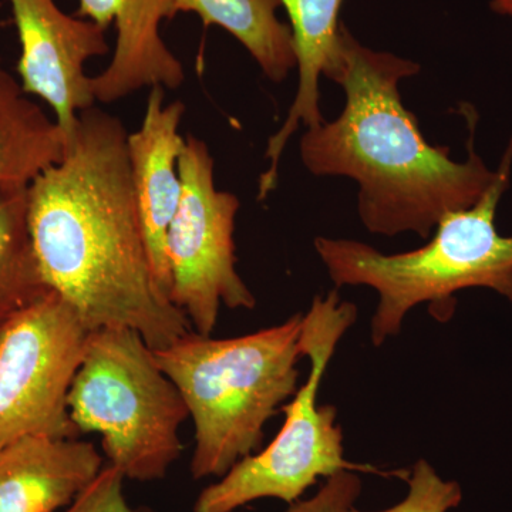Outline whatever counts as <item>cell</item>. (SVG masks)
Returning <instances> with one entry per match:
<instances>
[{
    "mask_svg": "<svg viewBox=\"0 0 512 512\" xmlns=\"http://www.w3.org/2000/svg\"><path fill=\"white\" fill-rule=\"evenodd\" d=\"M127 138L116 116L80 111L62 160L29 187V232L46 285L90 332L123 326L160 350L190 322L154 276Z\"/></svg>",
    "mask_w": 512,
    "mask_h": 512,
    "instance_id": "1",
    "label": "cell"
},
{
    "mask_svg": "<svg viewBox=\"0 0 512 512\" xmlns=\"http://www.w3.org/2000/svg\"><path fill=\"white\" fill-rule=\"evenodd\" d=\"M420 69L363 46L342 23L323 76L342 87L345 107L338 119L308 128L301 140L309 173L357 181V210L372 234L430 238L444 215L473 207L497 178L474 150L477 114L467 104L461 110L470 128L466 161L457 163L450 148L427 143L399 87Z\"/></svg>",
    "mask_w": 512,
    "mask_h": 512,
    "instance_id": "2",
    "label": "cell"
},
{
    "mask_svg": "<svg viewBox=\"0 0 512 512\" xmlns=\"http://www.w3.org/2000/svg\"><path fill=\"white\" fill-rule=\"evenodd\" d=\"M303 315L238 338L188 332L153 350L195 427L191 476L221 478L264 441L265 424L298 392Z\"/></svg>",
    "mask_w": 512,
    "mask_h": 512,
    "instance_id": "3",
    "label": "cell"
},
{
    "mask_svg": "<svg viewBox=\"0 0 512 512\" xmlns=\"http://www.w3.org/2000/svg\"><path fill=\"white\" fill-rule=\"evenodd\" d=\"M511 168L512 137L481 200L444 215L434 237L414 251L386 255L353 239L315 238L333 284L370 286L379 293L372 319L376 348L399 335L407 313L420 303H430L431 315L441 322L453 316L454 295L463 289H491L512 303V235H501L495 225Z\"/></svg>",
    "mask_w": 512,
    "mask_h": 512,
    "instance_id": "4",
    "label": "cell"
},
{
    "mask_svg": "<svg viewBox=\"0 0 512 512\" xmlns=\"http://www.w3.org/2000/svg\"><path fill=\"white\" fill-rule=\"evenodd\" d=\"M67 407L77 431L100 434L110 466L126 480H163L183 450L187 404L136 330L90 332Z\"/></svg>",
    "mask_w": 512,
    "mask_h": 512,
    "instance_id": "5",
    "label": "cell"
},
{
    "mask_svg": "<svg viewBox=\"0 0 512 512\" xmlns=\"http://www.w3.org/2000/svg\"><path fill=\"white\" fill-rule=\"evenodd\" d=\"M357 308L340 301L338 291L315 296L303 316L301 349L311 372L291 403L282 407L285 421L274 441L259 453L238 461L217 483L208 485L195 501L194 512H234L261 498L293 504L316 484L340 471H367L386 476L372 466L345 458L343 430L335 406H319L318 392L336 346L356 322Z\"/></svg>",
    "mask_w": 512,
    "mask_h": 512,
    "instance_id": "6",
    "label": "cell"
},
{
    "mask_svg": "<svg viewBox=\"0 0 512 512\" xmlns=\"http://www.w3.org/2000/svg\"><path fill=\"white\" fill-rule=\"evenodd\" d=\"M178 173L183 195L167 232L170 301L195 332L211 336L221 305L248 311L256 305L237 271L234 231L241 204L237 195L218 190L210 148L192 134L185 137Z\"/></svg>",
    "mask_w": 512,
    "mask_h": 512,
    "instance_id": "7",
    "label": "cell"
},
{
    "mask_svg": "<svg viewBox=\"0 0 512 512\" xmlns=\"http://www.w3.org/2000/svg\"><path fill=\"white\" fill-rule=\"evenodd\" d=\"M90 330L49 293L0 328V448L25 436L72 439L67 396Z\"/></svg>",
    "mask_w": 512,
    "mask_h": 512,
    "instance_id": "8",
    "label": "cell"
},
{
    "mask_svg": "<svg viewBox=\"0 0 512 512\" xmlns=\"http://www.w3.org/2000/svg\"><path fill=\"white\" fill-rule=\"evenodd\" d=\"M18 29L20 86L49 104L56 123L69 137L80 111L94 106L84 66L106 56V30L64 13L55 0H9Z\"/></svg>",
    "mask_w": 512,
    "mask_h": 512,
    "instance_id": "9",
    "label": "cell"
},
{
    "mask_svg": "<svg viewBox=\"0 0 512 512\" xmlns=\"http://www.w3.org/2000/svg\"><path fill=\"white\" fill-rule=\"evenodd\" d=\"M164 87L148 94L143 121L128 134V157L154 276L161 292L170 299L171 272L167 258V232L183 195L178 158L183 153L181 136L185 106L181 101L164 104Z\"/></svg>",
    "mask_w": 512,
    "mask_h": 512,
    "instance_id": "10",
    "label": "cell"
},
{
    "mask_svg": "<svg viewBox=\"0 0 512 512\" xmlns=\"http://www.w3.org/2000/svg\"><path fill=\"white\" fill-rule=\"evenodd\" d=\"M92 443L25 436L0 448V512L69 507L103 470Z\"/></svg>",
    "mask_w": 512,
    "mask_h": 512,
    "instance_id": "11",
    "label": "cell"
},
{
    "mask_svg": "<svg viewBox=\"0 0 512 512\" xmlns=\"http://www.w3.org/2000/svg\"><path fill=\"white\" fill-rule=\"evenodd\" d=\"M173 0H123L117 13L113 59L90 89L99 103H116L144 87L175 90L184 83L183 63L160 35L163 20L174 19Z\"/></svg>",
    "mask_w": 512,
    "mask_h": 512,
    "instance_id": "12",
    "label": "cell"
},
{
    "mask_svg": "<svg viewBox=\"0 0 512 512\" xmlns=\"http://www.w3.org/2000/svg\"><path fill=\"white\" fill-rule=\"evenodd\" d=\"M291 22L293 49L299 72L298 92L282 127L266 146L268 170L259 180L258 200L278 184V168L286 144L301 124L306 128L325 123L320 111L319 80L338 42L343 0H281Z\"/></svg>",
    "mask_w": 512,
    "mask_h": 512,
    "instance_id": "13",
    "label": "cell"
},
{
    "mask_svg": "<svg viewBox=\"0 0 512 512\" xmlns=\"http://www.w3.org/2000/svg\"><path fill=\"white\" fill-rule=\"evenodd\" d=\"M64 134L22 86L0 70V200L29 190L62 160Z\"/></svg>",
    "mask_w": 512,
    "mask_h": 512,
    "instance_id": "14",
    "label": "cell"
},
{
    "mask_svg": "<svg viewBox=\"0 0 512 512\" xmlns=\"http://www.w3.org/2000/svg\"><path fill=\"white\" fill-rule=\"evenodd\" d=\"M175 16L194 12L205 26L235 37L271 82L282 83L296 67L291 26L281 22V0H173Z\"/></svg>",
    "mask_w": 512,
    "mask_h": 512,
    "instance_id": "15",
    "label": "cell"
},
{
    "mask_svg": "<svg viewBox=\"0 0 512 512\" xmlns=\"http://www.w3.org/2000/svg\"><path fill=\"white\" fill-rule=\"evenodd\" d=\"M49 293L30 238L28 191L0 200V328Z\"/></svg>",
    "mask_w": 512,
    "mask_h": 512,
    "instance_id": "16",
    "label": "cell"
},
{
    "mask_svg": "<svg viewBox=\"0 0 512 512\" xmlns=\"http://www.w3.org/2000/svg\"><path fill=\"white\" fill-rule=\"evenodd\" d=\"M409 493L403 501L387 510L376 512H448L463 500V490L457 481L444 480L429 461L420 458L407 477ZM348 512L360 511L352 507Z\"/></svg>",
    "mask_w": 512,
    "mask_h": 512,
    "instance_id": "17",
    "label": "cell"
},
{
    "mask_svg": "<svg viewBox=\"0 0 512 512\" xmlns=\"http://www.w3.org/2000/svg\"><path fill=\"white\" fill-rule=\"evenodd\" d=\"M123 474L109 466L63 512H134L124 495Z\"/></svg>",
    "mask_w": 512,
    "mask_h": 512,
    "instance_id": "18",
    "label": "cell"
},
{
    "mask_svg": "<svg viewBox=\"0 0 512 512\" xmlns=\"http://www.w3.org/2000/svg\"><path fill=\"white\" fill-rule=\"evenodd\" d=\"M362 493V480L355 471H340L309 500H298L285 512H348Z\"/></svg>",
    "mask_w": 512,
    "mask_h": 512,
    "instance_id": "19",
    "label": "cell"
},
{
    "mask_svg": "<svg viewBox=\"0 0 512 512\" xmlns=\"http://www.w3.org/2000/svg\"><path fill=\"white\" fill-rule=\"evenodd\" d=\"M121 2L123 0H79V9H77L76 15L80 19H89L94 25L107 30L116 20Z\"/></svg>",
    "mask_w": 512,
    "mask_h": 512,
    "instance_id": "20",
    "label": "cell"
},
{
    "mask_svg": "<svg viewBox=\"0 0 512 512\" xmlns=\"http://www.w3.org/2000/svg\"><path fill=\"white\" fill-rule=\"evenodd\" d=\"M491 10L498 15L508 16L512 18V0H493L491 2Z\"/></svg>",
    "mask_w": 512,
    "mask_h": 512,
    "instance_id": "21",
    "label": "cell"
},
{
    "mask_svg": "<svg viewBox=\"0 0 512 512\" xmlns=\"http://www.w3.org/2000/svg\"><path fill=\"white\" fill-rule=\"evenodd\" d=\"M0 8H2V2H0ZM3 28V22L0 20V29ZM0 70H2V60H0Z\"/></svg>",
    "mask_w": 512,
    "mask_h": 512,
    "instance_id": "22",
    "label": "cell"
}]
</instances>
